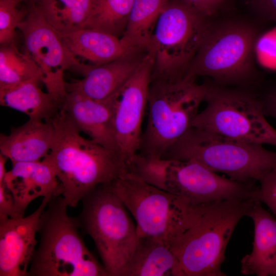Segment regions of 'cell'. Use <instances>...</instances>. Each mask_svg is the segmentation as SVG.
<instances>
[{
    "instance_id": "cell-15",
    "label": "cell",
    "mask_w": 276,
    "mask_h": 276,
    "mask_svg": "<svg viewBox=\"0 0 276 276\" xmlns=\"http://www.w3.org/2000/svg\"><path fill=\"white\" fill-rule=\"evenodd\" d=\"M147 54V50L139 49L104 64L80 63L73 68L83 78L66 82V91L76 92L96 100H106L131 77Z\"/></svg>"
},
{
    "instance_id": "cell-31",
    "label": "cell",
    "mask_w": 276,
    "mask_h": 276,
    "mask_svg": "<svg viewBox=\"0 0 276 276\" xmlns=\"http://www.w3.org/2000/svg\"><path fill=\"white\" fill-rule=\"evenodd\" d=\"M17 217L13 195L3 182L0 183V221Z\"/></svg>"
},
{
    "instance_id": "cell-19",
    "label": "cell",
    "mask_w": 276,
    "mask_h": 276,
    "mask_svg": "<svg viewBox=\"0 0 276 276\" xmlns=\"http://www.w3.org/2000/svg\"><path fill=\"white\" fill-rule=\"evenodd\" d=\"M51 119L44 122L29 119L22 125L13 127L9 135L1 134V153L12 164L40 161L52 145L54 128Z\"/></svg>"
},
{
    "instance_id": "cell-30",
    "label": "cell",
    "mask_w": 276,
    "mask_h": 276,
    "mask_svg": "<svg viewBox=\"0 0 276 276\" xmlns=\"http://www.w3.org/2000/svg\"><path fill=\"white\" fill-rule=\"evenodd\" d=\"M246 2L261 18L276 24V0H246Z\"/></svg>"
},
{
    "instance_id": "cell-12",
    "label": "cell",
    "mask_w": 276,
    "mask_h": 276,
    "mask_svg": "<svg viewBox=\"0 0 276 276\" xmlns=\"http://www.w3.org/2000/svg\"><path fill=\"white\" fill-rule=\"evenodd\" d=\"M27 5V15L18 27L24 37V52L40 71L41 81L47 92L62 105L67 94L64 72L80 62L46 21L35 4Z\"/></svg>"
},
{
    "instance_id": "cell-24",
    "label": "cell",
    "mask_w": 276,
    "mask_h": 276,
    "mask_svg": "<svg viewBox=\"0 0 276 276\" xmlns=\"http://www.w3.org/2000/svg\"><path fill=\"white\" fill-rule=\"evenodd\" d=\"M170 0H134L121 38L130 46L148 51L157 19Z\"/></svg>"
},
{
    "instance_id": "cell-7",
    "label": "cell",
    "mask_w": 276,
    "mask_h": 276,
    "mask_svg": "<svg viewBox=\"0 0 276 276\" xmlns=\"http://www.w3.org/2000/svg\"><path fill=\"white\" fill-rule=\"evenodd\" d=\"M163 158L193 159L213 171L246 184H257L276 168V152L192 127Z\"/></svg>"
},
{
    "instance_id": "cell-8",
    "label": "cell",
    "mask_w": 276,
    "mask_h": 276,
    "mask_svg": "<svg viewBox=\"0 0 276 276\" xmlns=\"http://www.w3.org/2000/svg\"><path fill=\"white\" fill-rule=\"evenodd\" d=\"M110 184L133 216L139 237L156 238L170 247L198 222L206 204H193L129 172Z\"/></svg>"
},
{
    "instance_id": "cell-33",
    "label": "cell",
    "mask_w": 276,
    "mask_h": 276,
    "mask_svg": "<svg viewBox=\"0 0 276 276\" xmlns=\"http://www.w3.org/2000/svg\"><path fill=\"white\" fill-rule=\"evenodd\" d=\"M7 158L0 153V183L3 182L4 177L7 173L5 168L6 162Z\"/></svg>"
},
{
    "instance_id": "cell-16",
    "label": "cell",
    "mask_w": 276,
    "mask_h": 276,
    "mask_svg": "<svg viewBox=\"0 0 276 276\" xmlns=\"http://www.w3.org/2000/svg\"><path fill=\"white\" fill-rule=\"evenodd\" d=\"M61 109L81 132L100 145L119 153L112 107L108 100L98 101L76 92H67Z\"/></svg>"
},
{
    "instance_id": "cell-9",
    "label": "cell",
    "mask_w": 276,
    "mask_h": 276,
    "mask_svg": "<svg viewBox=\"0 0 276 276\" xmlns=\"http://www.w3.org/2000/svg\"><path fill=\"white\" fill-rule=\"evenodd\" d=\"M206 82L205 106L192 127L248 143L276 147V129L266 118L260 95L252 88Z\"/></svg>"
},
{
    "instance_id": "cell-4",
    "label": "cell",
    "mask_w": 276,
    "mask_h": 276,
    "mask_svg": "<svg viewBox=\"0 0 276 276\" xmlns=\"http://www.w3.org/2000/svg\"><path fill=\"white\" fill-rule=\"evenodd\" d=\"M67 207L61 195L51 198L40 217L39 244L28 275H109L86 247L79 233L78 219L68 215Z\"/></svg>"
},
{
    "instance_id": "cell-6",
    "label": "cell",
    "mask_w": 276,
    "mask_h": 276,
    "mask_svg": "<svg viewBox=\"0 0 276 276\" xmlns=\"http://www.w3.org/2000/svg\"><path fill=\"white\" fill-rule=\"evenodd\" d=\"M206 82L183 77L151 81L148 97V120L137 154L163 157L169 148L190 128L207 91Z\"/></svg>"
},
{
    "instance_id": "cell-29",
    "label": "cell",
    "mask_w": 276,
    "mask_h": 276,
    "mask_svg": "<svg viewBox=\"0 0 276 276\" xmlns=\"http://www.w3.org/2000/svg\"><path fill=\"white\" fill-rule=\"evenodd\" d=\"M258 200L265 204L276 216V168L259 182Z\"/></svg>"
},
{
    "instance_id": "cell-32",
    "label": "cell",
    "mask_w": 276,
    "mask_h": 276,
    "mask_svg": "<svg viewBox=\"0 0 276 276\" xmlns=\"http://www.w3.org/2000/svg\"><path fill=\"white\" fill-rule=\"evenodd\" d=\"M260 97L266 117L276 119V85L268 88Z\"/></svg>"
},
{
    "instance_id": "cell-2",
    "label": "cell",
    "mask_w": 276,
    "mask_h": 276,
    "mask_svg": "<svg viewBox=\"0 0 276 276\" xmlns=\"http://www.w3.org/2000/svg\"><path fill=\"white\" fill-rule=\"evenodd\" d=\"M259 36L257 27L247 20L212 19L184 77H205L221 86L254 89L261 80L254 60Z\"/></svg>"
},
{
    "instance_id": "cell-27",
    "label": "cell",
    "mask_w": 276,
    "mask_h": 276,
    "mask_svg": "<svg viewBox=\"0 0 276 276\" xmlns=\"http://www.w3.org/2000/svg\"><path fill=\"white\" fill-rule=\"evenodd\" d=\"M22 0H0V43L1 46L14 43L16 30L28 12V5L18 9Z\"/></svg>"
},
{
    "instance_id": "cell-1",
    "label": "cell",
    "mask_w": 276,
    "mask_h": 276,
    "mask_svg": "<svg viewBox=\"0 0 276 276\" xmlns=\"http://www.w3.org/2000/svg\"><path fill=\"white\" fill-rule=\"evenodd\" d=\"M54 134L51 148L42 159L54 169L59 180L54 195H61L69 207L97 186L128 172L121 154L91 139H85L62 109L51 119Z\"/></svg>"
},
{
    "instance_id": "cell-11",
    "label": "cell",
    "mask_w": 276,
    "mask_h": 276,
    "mask_svg": "<svg viewBox=\"0 0 276 276\" xmlns=\"http://www.w3.org/2000/svg\"><path fill=\"white\" fill-rule=\"evenodd\" d=\"M212 19L180 0H170L154 27L148 52L153 65L151 81L184 77Z\"/></svg>"
},
{
    "instance_id": "cell-13",
    "label": "cell",
    "mask_w": 276,
    "mask_h": 276,
    "mask_svg": "<svg viewBox=\"0 0 276 276\" xmlns=\"http://www.w3.org/2000/svg\"><path fill=\"white\" fill-rule=\"evenodd\" d=\"M152 65V58L148 52L135 73L106 99L112 107L119 152L128 166L140 148L142 123L147 107Z\"/></svg>"
},
{
    "instance_id": "cell-17",
    "label": "cell",
    "mask_w": 276,
    "mask_h": 276,
    "mask_svg": "<svg viewBox=\"0 0 276 276\" xmlns=\"http://www.w3.org/2000/svg\"><path fill=\"white\" fill-rule=\"evenodd\" d=\"M3 182L13 195L18 217L24 216L32 201L54 193L59 185L54 169L43 159L13 164Z\"/></svg>"
},
{
    "instance_id": "cell-5",
    "label": "cell",
    "mask_w": 276,
    "mask_h": 276,
    "mask_svg": "<svg viewBox=\"0 0 276 276\" xmlns=\"http://www.w3.org/2000/svg\"><path fill=\"white\" fill-rule=\"evenodd\" d=\"M255 199H230L205 204L199 221L172 243L170 248L183 276H224L221 267L227 244Z\"/></svg>"
},
{
    "instance_id": "cell-3",
    "label": "cell",
    "mask_w": 276,
    "mask_h": 276,
    "mask_svg": "<svg viewBox=\"0 0 276 276\" xmlns=\"http://www.w3.org/2000/svg\"><path fill=\"white\" fill-rule=\"evenodd\" d=\"M128 172L195 205L230 199L258 200L257 184L233 180L193 159L152 158L137 154Z\"/></svg>"
},
{
    "instance_id": "cell-22",
    "label": "cell",
    "mask_w": 276,
    "mask_h": 276,
    "mask_svg": "<svg viewBox=\"0 0 276 276\" xmlns=\"http://www.w3.org/2000/svg\"><path fill=\"white\" fill-rule=\"evenodd\" d=\"M41 81L34 78L17 85L0 88L1 106L27 114L30 119L42 121L52 119L61 109L62 104L39 86Z\"/></svg>"
},
{
    "instance_id": "cell-20",
    "label": "cell",
    "mask_w": 276,
    "mask_h": 276,
    "mask_svg": "<svg viewBox=\"0 0 276 276\" xmlns=\"http://www.w3.org/2000/svg\"><path fill=\"white\" fill-rule=\"evenodd\" d=\"M57 33L74 55L96 65L112 61L142 49L130 46L121 38L93 29L83 28L67 33Z\"/></svg>"
},
{
    "instance_id": "cell-14",
    "label": "cell",
    "mask_w": 276,
    "mask_h": 276,
    "mask_svg": "<svg viewBox=\"0 0 276 276\" xmlns=\"http://www.w3.org/2000/svg\"><path fill=\"white\" fill-rule=\"evenodd\" d=\"M54 193L44 197L37 209L29 216L0 221L1 276L28 275L40 217Z\"/></svg>"
},
{
    "instance_id": "cell-34",
    "label": "cell",
    "mask_w": 276,
    "mask_h": 276,
    "mask_svg": "<svg viewBox=\"0 0 276 276\" xmlns=\"http://www.w3.org/2000/svg\"><path fill=\"white\" fill-rule=\"evenodd\" d=\"M23 2H25L27 5L34 3L35 4L38 0H22Z\"/></svg>"
},
{
    "instance_id": "cell-18",
    "label": "cell",
    "mask_w": 276,
    "mask_h": 276,
    "mask_svg": "<svg viewBox=\"0 0 276 276\" xmlns=\"http://www.w3.org/2000/svg\"><path fill=\"white\" fill-rule=\"evenodd\" d=\"M248 216L254 225L251 251L241 261L244 275L276 276V218L256 200Z\"/></svg>"
},
{
    "instance_id": "cell-21",
    "label": "cell",
    "mask_w": 276,
    "mask_h": 276,
    "mask_svg": "<svg viewBox=\"0 0 276 276\" xmlns=\"http://www.w3.org/2000/svg\"><path fill=\"white\" fill-rule=\"evenodd\" d=\"M122 276H183L178 258L163 241L140 237Z\"/></svg>"
},
{
    "instance_id": "cell-10",
    "label": "cell",
    "mask_w": 276,
    "mask_h": 276,
    "mask_svg": "<svg viewBox=\"0 0 276 276\" xmlns=\"http://www.w3.org/2000/svg\"><path fill=\"white\" fill-rule=\"evenodd\" d=\"M82 201L80 226L93 240L108 275L122 276L140 237L136 225L110 182L97 186Z\"/></svg>"
},
{
    "instance_id": "cell-25",
    "label": "cell",
    "mask_w": 276,
    "mask_h": 276,
    "mask_svg": "<svg viewBox=\"0 0 276 276\" xmlns=\"http://www.w3.org/2000/svg\"><path fill=\"white\" fill-rule=\"evenodd\" d=\"M134 0H96L84 28L103 31L121 38Z\"/></svg>"
},
{
    "instance_id": "cell-28",
    "label": "cell",
    "mask_w": 276,
    "mask_h": 276,
    "mask_svg": "<svg viewBox=\"0 0 276 276\" xmlns=\"http://www.w3.org/2000/svg\"><path fill=\"white\" fill-rule=\"evenodd\" d=\"M208 18L227 12L233 8L234 0H180Z\"/></svg>"
},
{
    "instance_id": "cell-26",
    "label": "cell",
    "mask_w": 276,
    "mask_h": 276,
    "mask_svg": "<svg viewBox=\"0 0 276 276\" xmlns=\"http://www.w3.org/2000/svg\"><path fill=\"white\" fill-rule=\"evenodd\" d=\"M34 78L41 80L42 74L26 53L19 51L14 43L1 47L0 88L11 87Z\"/></svg>"
},
{
    "instance_id": "cell-23",
    "label": "cell",
    "mask_w": 276,
    "mask_h": 276,
    "mask_svg": "<svg viewBox=\"0 0 276 276\" xmlns=\"http://www.w3.org/2000/svg\"><path fill=\"white\" fill-rule=\"evenodd\" d=\"M96 0H38L35 5L58 33L84 28Z\"/></svg>"
}]
</instances>
